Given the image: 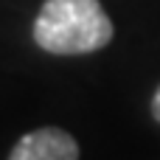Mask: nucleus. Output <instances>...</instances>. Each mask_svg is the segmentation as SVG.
<instances>
[{
  "label": "nucleus",
  "instance_id": "3",
  "mask_svg": "<svg viewBox=\"0 0 160 160\" xmlns=\"http://www.w3.org/2000/svg\"><path fill=\"white\" fill-rule=\"evenodd\" d=\"M152 115H155V121L160 124V87L155 90V98H152Z\"/></svg>",
  "mask_w": 160,
  "mask_h": 160
},
{
  "label": "nucleus",
  "instance_id": "1",
  "mask_svg": "<svg viewBox=\"0 0 160 160\" xmlns=\"http://www.w3.org/2000/svg\"><path fill=\"white\" fill-rule=\"evenodd\" d=\"M110 39L112 20L98 0H45L34 20V42L48 53H93Z\"/></svg>",
  "mask_w": 160,
  "mask_h": 160
},
{
  "label": "nucleus",
  "instance_id": "2",
  "mask_svg": "<svg viewBox=\"0 0 160 160\" xmlns=\"http://www.w3.org/2000/svg\"><path fill=\"white\" fill-rule=\"evenodd\" d=\"M8 160H79V143L59 127H42L25 132L14 143Z\"/></svg>",
  "mask_w": 160,
  "mask_h": 160
}]
</instances>
